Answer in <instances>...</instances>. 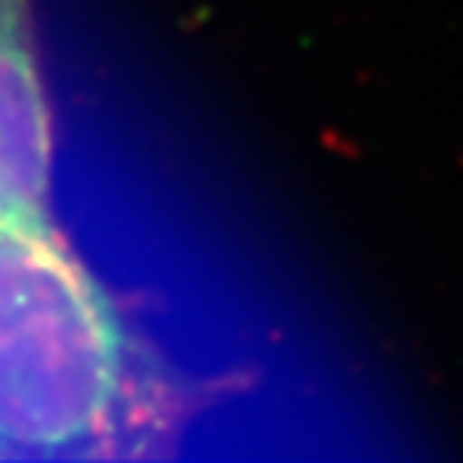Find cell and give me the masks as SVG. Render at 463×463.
Here are the masks:
<instances>
[{"mask_svg":"<svg viewBox=\"0 0 463 463\" xmlns=\"http://www.w3.org/2000/svg\"><path fill=\"white\" fill-rule=\"evenodd\" d=\"M142 361L49 210L0 216V454H136Z\"/></svg>","mask_w":463,"mask_h":463,"instance_id":"obj_1","label":"cell"},{"mask_svg":"<svg viewBox=\"0 0 463 463\" xmlns=\"http://www.w3.org/2000/svg\"><path fill=\"white\" fill-rule=\"evenodd\" d=\"M52 155L55 132L29 0H0V216L49 210Z\"/></svg>","mask_w":463,"mask_h":463,"instance_id":"obj_2","label":"cell"}]
</instances>
